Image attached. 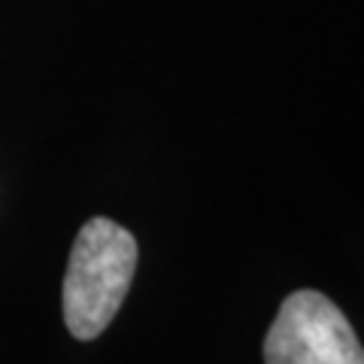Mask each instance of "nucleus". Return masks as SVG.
I'll return each mask as SVG.
<instances>
[{"label":"nucleus","mask_w":364,"mask_h":364,"mask_svg":"<svg viewBox=\"0 0 364 364\" xmlns=\"http://www.w3.org/2000/svg\"><path fill=\"white\" fill-rule=\"evenodd\" d=\"M136 270V240L104 215L76 234L64 277V322L76 340H95L116 318Z\"/></svg>","instance_id":"1"},{"label":"nucleus","mask_w":364,"mask_h":364,"mask_svg":"<svg viewBox=\"0 0 364 364\" xmlns=\"http://www.w3.org/2000/svg\"><path fill=\"white\" fill-rule=\"evenodd\" d=\"M264 364H364V346L328 294L301 289L282 301L273 318Z\"/></svg>","instance_id":"2"}]
</instances>
